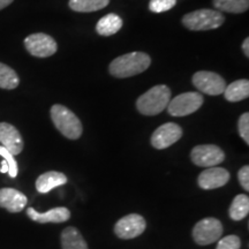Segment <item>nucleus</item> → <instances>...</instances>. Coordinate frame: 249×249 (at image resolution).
<instances>
[{
    "instance_id": "nucleus-1",
    "label": "nucleus",
    "mask_w": 249,
    "mask_h": 249,
    "mask_svg": "<svg viewBox=\"0 0 249 249\" xmlns=\"http://www.w3.org/2000/svg\"><path fill=\"white\" fill-rule=\"evenodd\" d=\"M151 64V59L144 52H132L120 55L110 64L108 71L111 75L118 79H126L147 71Z\"/></svg>"
},
{
    "instance_id": "nucleus-2",
    "label": "nucleus",
    "mask_w": 249,
    "mask_h": 249,
    "mask_svg": "<svg viewBox=\"0 0 249 249\" xmlns=\"http://www.w3.org/2000/svg\"><path fill=\"white\" fill-rule=\"evenodd\" d=\"M171 101V89L165 85L156 86L140 96L136 107L143 116H156L167 107Z\"/></svg>"
},
{
    "instance_id": "nucleus-3",
    "label": "nucleus",
    "mask_w": 249,
    "mask_h": 249,
    "mask_svg": "<svg viewBox=\"0 0 249 249\" xmlns=\"http://www.w3.org/2000/svg\"><path fill=\"white\" fill-rule=\"evenodd\" d=\"M51 119L53 121L55 128L65 138L70 140H77L82 135L83 127L79 118L70 108L60 104H55L50 111Z\"/></svg>"
},
{
    "instance_id": "nucleus-4",
    "label": "nucleus",
    "mask_w": 249,
    "mask_h": 249,
    "mask_svg": "<svg viewBox=\"0 0 249 249\" xmlns=\"http://www.w3.org/2000/svg\"><path fill=\"white\" fill-rule=\"evenodd\" d=\"M225 21L219 11L213 9H198L186 14L182 18V24L187 29L194 31H204L219 28Z\"/></svg>"
},
{
    "instance_id": "nucleus-5",
    "label": "nucleus",
    "mask_w": 249,
    "mask_h": 249,
    "mask_svg": "<svg viewBox=\"0 0 249 249\" xmlns=\"http://www.w3.org/2000/svg\"><path fill=\"white\" fill-rule=\"evenodd\" d=\"M204 98L200 92H185L174 97L167 105V112L173 117H185L202 107Z\"/></svg>"
},
{
    "instance_id": "nucleus-6",
    "label": "nucleus",
    "mask_w": 249,
    "mask_h": 249,
    "mask_svg": "<svg viewBox=\"0 0 249 249\" xmlns=\"http://www.w3.org/2000/svg\"><path fill=\"white\" fill-rule=\"evenodd\" d=\"M224 232L223 224L216 218H204L193 229V238L200 246L213 244L222 238Z\"/></svg>"
},
{
    "instance_id": "nucleus-7",
    "label": "nucleus",
    "mask_w": 249,
    "mask_h": 249,
    "mask_svg": "<svg viewBox=\"0 0 249 249\" xmlns=\"http://www.w3.org/2000/svg\"><path fill=\"white\" fill-rule=\"evenodd\" d=\"M24 46L31 55L38 58H48L53 55L58 50L57 42L46 34H33L24 39Z\"/></svg>"
},
{
    "instance_id": "nucleus-8",
    "label": "nucleus",
    "mask_w": 249,
    "mask_h": 249,
    "mask_svg": "<svg viewBox=\"0 0 249 249\" xmlns=\"http://www.w3.org/2000/svg\"><path fill=\"white\" fill-rule=\"evenodd\" d=\"M192 161L201 167H213L225 160V152L217 145H196L191 152Z\"/></svg>"
},
{
    "instance_id": "nucleus-9",
    "label": "nucleus",
    "mask_w": 249,
    "mask_h": 249,
    "mask_svg": "<svg viewBox=\"0 0 249 249\" xmlns=\"http://www.w3.org/2000/svg\"><path fill=\"white\" fill-rule=\"evenodd\" d=\"M147 223L141 214L130 213L119 219L114 226V233L118 238L129 240L141 235L145 231Z\"/></svg>"
},
{
    "instance_id": "nucleus-10",
    "label": "nucleus",
    "mask_w": 249,
    "mask_h": 249,
    "mask_svg": "<svg viewBox=\"0 0 249 249\" xmlns=\"http://www.w3.org/2000/svg\"><path fill=\"white\" fill-rule=\"evenodd\" d=\"M193 85L198 91L208 93L211 96H217L224 92L226 88V82L222 76L213 71H197L193 76Z\"/></svg>"
},
{
    "instance_id": "nucleus-11",
    "label": "nucleus",
    "mask_w": 249,
    "mask_h": 249,
    "mask_svg": "<svg viewBox=\"0 0 249 249\" xmlns=\"http://www.w3.org/2000/svg\"><path fill=\"white\" fill-rule=\"evenodd\" d=\"M182 136V129L179 124L174 123H167L161 124L155 130L151 136L152 147L161 150L166 149L178 142Z\"/></svg>"
},
{
    "instance_id": "nucleus-12",
    "label": "nucleus",
    "mask_w": 249,
    "mask_h": 249,
    "mask_svg": "<svg viewBox=\"0 0 249 249\" xmlns=\"http://www.w3.org/2000/svg\"><path fill=\"white\" fill-rule=\"evenodd\" d=\"M230 180V173L223 167H208L198 176L197 183L202 189L210 191L225 186Z\"/></svg>"
},
{
    "instance_id": "nucleus-13",
    "label": "nucleus",
    "mask_w": 249,
    "mask_h": 249,
    "mask_svg": "<svg viewBox=\"0 0 249 249\" xmlns=\"http://www.w3.org/2000/svg\"><path fill=\"white\" fill-rule=\"evenodd\" d=\"M0 143L13 156L21 154L23 150L22 136L11 124L0 123Z\"/></svg>"
},
{
    "instance_id": "nucleus-14",
    "label": "nucleus",
    "mask_w": 249,
    "mask_h": 249,
    "mask_svg": "<svg viewBox=\"0 0 249 249\" xmlns=\"http://www.w3.org/2000/svg\"><path fill=\"white\" fill-rule=\"evenodd\" d=\"M28 203L27 196L14 188L0 189V207L9 213H20Z\"/></svg>"
},
{
    "instance_id": "nucleus-15",
    "label": "nucleus",
    "mask_w": 249,
    "mask_h": 249,
    "mask_svg": "<svg viewBox=\"0 0 249 249\" xmlns=\"http://www.w3.org/2000/svg\"><path fill=\"white\" fill-rule=\"evenodd\" d=\"M27 214L33 222L39 224L65 223L71 218L70 210L64 207L54 208V209L46 211V213H37L34 208H28Z\"/></svg>"
},
{
    "instance_id": "nucleus-16",
    "label": "nucleus",
    "mask_w": 249,
    "mask_h": 249,
    "mask_svg": "<svg viewBox=\"0 0 249 249\" xmlns=\"http://www.w3.org/2000/svg\"><path fill=\"white\" fill-rule=\"evenodd\" d=\"M67 183V177L64 173L57 171H50L43 173L36 180V189L40 194H46L51 192L55 187L62 186Z\"/></svg>"
},
{
    "instance_id": "nucleus-17",
    "label": "nucleus",
    "mask_w": 249,
    "mask_h": 249,
    "mask_svg": "<svg viewBox=\"0 0 249 249\" xmlns=\"http://www.w3.org/2000/svg\"><path fill=\"white\" fill-rule=\"evenodd\" d=\"M62 249H88V245L75 227H66L61 233Z\"/></svg>"
},
{
    "instance_id": "nucleus-18",
    "label": "nucleus",
    "mask_w": 249,
    "mask_h": 249,
    "mask_svg": "<svg viewBox=\"0 0 249 249\" xmlns=\"http://www.w3.org/2000/svg\"><path fill=\"white\" fill-rule=\"evenodd\" d=\"M224 96L226 101L235 103L244 101L249 97V81L248 80H238L227 86L224 90Z\"/></svg>"
},
{
    "instance_id": "nucleus-19",
    "label": "nucleus",
    "mask_w": 249,
    "mask_h": 249,
    "mask_svg": "<svg viewBox=\"0 0 249 249\" xmlns=\"http://www.w3.org/2000/svg\"><path fill=\"white\" fill-rule=\"evenodd\" d=\"M123 27V20L117 14H107L98 21L96 30L101 36H112Z\"/></svg>"
},
{
    "instance_id": "nucleus-20",
    "label": "nucleus",
    "mask_w": 249,
    "mask_h": 249,
    "mask_svg": "<svg viewBox=\"0 0 249 249\" xmlns=\"http://www.w3.org/2000/svg\"><path fill=\"white\" fill-rule=\"evenodd\" d=\"M249 213V197L248 195L240 194L236 195L234 200L232 201L231 207H230L229 214L230 218L235 222L245 219Z\"/></svg>"
},
{
    "instance_id": "nucleus-21",
    "label": "nucleus",
    "mask_w": 249,
    "mask_h": 249,
    "mask_svg": "<svg viewBox=\"0 0 249 249\" xmlns=\"http://www.w3.org/2000/svg\"><path fill=\"white\" fill-rule=\"evenodd\" d=\"M110 0H70V8L81 13H89L105 8Z\"/></svg>"
},
{
    "instance_id": "nucleus-22",
    "label": "nucleus",
    "mask_w": 249,
    "mask_h": 249,
    "mask_svg": "<svg viewBox=\"0 0 249 249\" xmlns=\"http://www.w3.org/2000/svg\"><path fill=\"white\" fill-rule=\"evenodd\" d=\"M213 4L218 11L240 14L248 9L249 0H213Z\"/></svg>"
},
{
    "instance_id": "nucleus-23",
    "label": "nucleus",
    "mask_w": 249,
    "mask_h": 249,
    "mask_svg": "<svg viewBox=\"0 0 249 249\" xmlns=\"http://www.w3.org/2000/svg\"><path fill=\"white\" fill-rule=\"evenodd\" d=\"M20 79L14 70L7 65L0 62V88L6 90H13L18 88Z\"/></svg>"
},
{
    "instance_id": "nucleus-24",
    "label": "nucleus",
    "mask_w": 249,
    "mask_h": 249,
    "mask_svg": "<svg viewBox=\"0 0 249 249\" xmlns=\"http://www.w3.org/2000/svg\"><path fill=\"white\" fill-rule=\"evenodd\" d=\"M176 4L177 0H150L149 9L154 13H163L173 8Z\"/></svg>"
},
{
    "instance_id": "nucleus-25",
    "label": "nucleus",
    "mask_w": 249,
    "mask_h": 249,
    "mask_svg": "<svg viewBox=\"0 0 249 249\" xmlns=\"http://www.w3.org/2000/svg\"><path fill=\"white\" fill-rule=\"evenodd\" d=\"M241 248V240L238 235L231 234L227 235L225 238L219 239L216 249H240Z\"/></svg>"
},
{
    "instance_id": "nucleus-26",
    "label": "nucleus",
    "mask_w": 249,
    "mask_h": 249,
    "mask_svg": "<svg viewBox=\"0 0 249 249\" xmlns=\"http://www.w3.org/2000/svg\"><path fill=\"white\" fill-rule=\"evenodd\" d=\"M0 156H1L2 158L6 160V163L8 165V174L9 177H12V178H15V177L18 176V163L17 160H15L14 156L11 154L8 150H6V149L2 147H0Z\"/></svg>"
},
{
    "instance_id": "nucleus-27",
    "label": "nucleus",
    "mask_w": 249,
    "mask_h": 249,
    "mask_svg": "<svg viewBox=\"0 0 249 249\" xmlns=\"http://www.w3.org/2000/svg\"><path fill=\"white\" fill-rule=\"evenodd\" d=\"M238 129H239V134H240L241 139L246 142V144H249V113L248 112H246V113L242 114L240 119H239Z\"/></svg>"
},
{
    "instance_id": "nucleus-28",
    "label": "nucleus",
    "mask_w": 249,
    "mask_h": 249,
    "mask_svg": "<svg viewBox=\"0 0 249 249\" xmlns=\"http://www.w3.org/2000/svg\"><path fill=\"white\" fill-rule=\"evenodd\" d=\"M238 180L240 182L242 188L245 189L246 192L249 191V166L241 167L240 171L238 173Z\"/></svg>"
},
{
    "instance_id": "nucleus-29",
    "label": "nucleus",
    "mask_w": 249,
    "mask_h": 249,
    "mask_svg": "<svg viewBox=\"0 0 249 249\" xmlns=\"http://www.w3.org/2000/svg\"><path fill=\"white\" fill-rule=\"evenodd\" d=\"M242 51H244V53L246 57H249V38H246L244 40V43H242Z\"/></svg>"
},
{
    "instance_id": "nucleus-30",
    "label": "nucleus",
    "mask_w": 249,
    "mask_h": 249,
    "mask_svg": "<svg viewBox=\"0 0 249 249\" xmlns=\"http://www.w3.org/2000/svg\"><path fill=\"white\" fill-rule=\"evenodd\" d=\"M13 1L14 0H0V11L4 9L5 7H7V6L11 5Z\"/></svg>"
},
{
    "instance_id": "nucleus-31",
    "label": "nucleus",
    "mask_w": 249,
    "mask_h": 249,
    "mask_svg": "<svg viewBox=\"0 0 249 249\" xmlns=\"http://www.w3.org/2000/svg\"><path fill=\"white\" fill-rule=\"evenodd\" d=\"M0 172H1V173H8V165H7V163H6L5 160H2V161H1Z\"/></svg>"
}]
</instances>
